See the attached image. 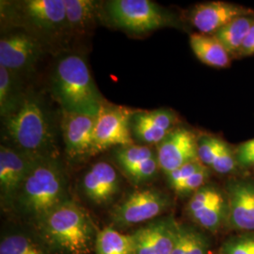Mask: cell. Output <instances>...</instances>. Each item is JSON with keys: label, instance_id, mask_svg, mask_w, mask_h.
I'll list each match as a JSON object with an SVG mask.
<instances>
[{"label": "cell", "instance_id": "5b68a950", "mask_svg": "<svg viewBox=\"0 0 254 254\" xmlns=\"http://www.w3.org/2000/svg\"><path fill=\"white\" fill-rule=\"evenodd\" d=\"M106 10L115 27L132 33L154 31L171 21L163 9L150 0H111L107 2Z\"/></svg>", "mask_w": 254, "mask_h": 254}, {"label": "cell", "instance_id": "d6a6232c", "mask_svg": "<svg viewBox=\"0 0 254 254\" xmlns=\"http://www.w3.org/2000/svg\"><path fill=\"white\" fill-rule=\"evenodd\" d=\"M236 159L238 165L243 168L254 166V138L236 147Z\"/></svg>", "mask_w": 254, "mask_h": 254}, {"label": "cell", "instance_id": "f546056e", "mask_svg": "<svg viewBox=\"0 0 254 254\" xmlns=\"http://www.w3.org/2000/svg\"><path fill=\"white\" fill-rule=\"evenodd\" d=\"M209 177L210 169L204 166L199 172L193 174L187 180L178 184L177 186L173 187L172 190L179 196H187L190 194L193 195L196 191L199 190L206 185Z\"/></svg>", "mask_w": 254, "mask_h": 254}, {"label": "cell", "instance_id": "52a82bcc", "mask_svg": "<svg viewBox=\"0 0 254 254\" xmlns=\"http://www.w3.org/2000/svg\"><path fill=\"white\" fill-rule=\"evenodd\" d=\"M133 110L125 107L104 105L93 130V155L114 146L133 144L130 119Z\"/></svg>", "mask_w": 254, "mask_h": 254}, {"label": "cell", "instance_id": "44dd1931", "mask_svg": "<svg viewBox=\"0 0 254 254\" xmlns=\"http://www.w3.org/2000/svg\"><path fill=\"white\" fill-rule=\"evenodd\" d=\"M254 23V12L237 17L219 29L214 36L226 48L233 59L239 57L240 50Z\"/></svg>", "mask_w": 254, "mask_h": 254}, {"label": "cell", "instance_id": "cb8c5ba5", "mask_svg": "<svg viewBox=\"0 0 254 254\" xmlns=\"http://www.w3.org/2000/svg\"><path fill=\"white\" fill-rule=\"evenodd\" d=\"M200 227L215 233L227 222L228 203L226 194L223 198L189 215Z\"/></svg>", "mask_w": 254, "mask_h": 254}, {"label": "cell", "instance_id": "d6986e66", "mask_svg": "<svg viewBox=\"0 0 254 254\" xmlns=\"http://www.w3.org/2000/svg\"><path fill=\"white\" fill-rule=\"evenodd\" d=\"M190 45L197 59L205 65L224 69L232 64V56L214 35L191 34Z\"/></svg>", "mask_w": 254, "mask_h": 254}, {"label": "cell", "instance_id": "83f0119b", "mask_svg": "<svg viewBox=\"0 0 254 254\" xmlns=\"http://www.w3.org/2000/svg\"><path fill=\"white\" fill-rule=\"evenodd\" d=\"M224 196L225 193L219 190L218 188L205 185L191 196L190 200H189L187 205V212L190 215L199 209L223 198Z\"/></svg>", "mask_w": 254, "mask_h": 254}, {"label": "cell", "instance_id": "2e32d148", "mask_svg": "<svg viewBox=\"0 0 254 254\" xmlns=\"http://www.w3.org/2000/svg\"><path fill=\"white\" fill-rule=\"evenodd\" d=\"M120 189L121 181L116 170L104 161L92 165L82 180L85 196L98 205L111 202L118 195Z\"/></svg>", "mask_w": 254, "mask_h": 254}, {"label": "cell", "instance_id": "9c48e42d", "mask_svg": "<svg viewBox=\"0 0 254 254\" xmlns=\"http://www.w3.org/2000/svg\"><path fill=\"white\" fill-rule=\"evenodd\" d=\"M198 138L194 131L185 127L173 129L156 145V156L160 170L166 175L198 157Z\"/></svg>", "mask_w": 254, "mask_h": 254}, {"label": "cell", "instance_id": "e0dca14e", "mask_svg": "<svg viewBox=\"0 0 254 254\" xmlns=\"http://www.w3.org/2000/svg\"><path fill=\"white\" fill-rule=\"evenodd\" d=\"M198 157L201 163L219 174L236 172L239 166L234 149L221 137L203 134L198 138Z\"/></svg>", "mask_w": 254, "mask_h": 254}, {"label": "cell", "instance_id": "4dcf8cb0", "mask_svg": "<svg viewBox=\"0 0 254 254\" xmlns=\"http://www.w3.org/2000/svg\"><path fill=\"white\" fill-rule=\"evenodd\" d=\"M222 254H254V236H239L222 247Z\"/></svg>", "mask_w": 254, "mask_h": 254}, {"label": "cell", "instance_id": "8992f818", "mask_svg": "<svg viewBox=\"0 0 254 254\" xmlns=\"http://www.w3.org/2000/svg\"><path fill=\"white\" fill-rule=\"evenodd\" d=\"M171 198L154 188L133 191L110 212L114 226L128 228L144 223L163 214L171 207Z\"/></svg>", "mask_w": 254, "mask_h": 254}, {"label": "cell", "instance_id": "7a4b0ae2", "mask_svg": "<svg viewBox=\"0 0 254 254\" xmlns=\"http://www.w3.org/2000/svg\"><path fill=\"white\" fill-rule=\"evenodd\" d=\"M34 228L37 236L59 254H91L99 232L89 213L72 200L53 210Z\"/></svg>", "mask_w": 254, "mask_h": 254}, {"label": "cell", "instance_id": "603a6c76", "mask_svg": "<svg viewBox=\"0 0 254 254\" xmlns=\"http://www.w3.org/2000/svg\"><path fill=\"white\" fill-rule=\"evenodd\" d=\"M94 251L95 254H136L132 234H122L110 226L98 232Z\"/></svg>", "mask_w": 254, "mask_h": 254}, {"label": "cell", "instance_id": "30bf717a", "mask_svg": "<svg viewBox=\"0 0 254 254\" xmlns=\"http://www.w3.org/2000/svg\"><path fill=\"white\" fill-rule=\"evenodd\" d=\"M254 12V9L235 3L212 1L194 6L190 12V21L200 34L214 35L237 17Z\"/></svg>", "mask_w": 254, "mask_h": 254}, {"label": "cell", "instance_id": "ac0fdd59", "mask_svg": "<svg viewBox=\"0 0 254 254\" xmlns=\"http://www.w3.org/2000/svg\"><path fill=\"white\" fill-rule=\"evenodd\" d=\"M23 11L34 27L45 32L56 33L66 28L64 0H27L23 3Z\"/></svg>", "mask_w": 254, "mask_h": 254}, {"label": "cell", "instance_id": "484cf974", "mask_svg": "<svg viewBox=\"0 0 254 254\" xmlns=\"http://www.w3.org/2000/svg\"><path fill=\"white\" fill-rule=\"evenodd\" d=\"M23 99L19 98L18 92L10 71L0 65V114L8 118L18 109Z\"/></svg>", "mask_w": 254, "mask_h": 254}, {"label": "cell", "instance_id": "836d02e7", "mask_svg": "<svg viewBox=\"0 0 254 254\" xmlns=\"http://www.w3.org/2000/svg\"><path fill=\"white\" fill-rule=\"evenodd\" d=\"M254 55V23L251 27L249 34L246 38L245 42L240 50L238 58H247Z\"/></svg>", "mask_w": 254, "mask_h": 254}, {"label": "cell", "instance_id": "d4e9b609", "mask_svg": "<svg viewBox=\"0 0 254 254\" xmlns=\"http://www.w3.org/2000/svg\"><path fill=\"white\" fill-rule=\"evenodd\" d=\"M207 238L194 228L178 224L172 254H207Z\"/></svg>", "mask_w": 254, "mask_h": 254}, {"label": "cell", "instance_id": "ba28073f", "mask_svg": "<svg viewBox=\"0 0 254 254\" xmlns=\"http://www.w3.org/2000/svg\"><path fill=\"white\" fill-rule=\"evenodd\" d=\"M38 158L40 157L1 146L0 198L3 208L12 209L19 191Z\"/></svg>", "mask_w": 254, "mask_h": 254}, {"label": "cell", "instance_id": "7402d4cb", "mask_svg": "<svg viewBox=\"0 0 254 254\" xmlns=\"http://www.w3.org/2000/svg\"><path fill=\"white\" fill-rule=\"evenodd\" d=\"M37 236L24 232L9 233L1 238L0 254H53Z\"/></svg>", "mask_w": 254, "mask_h": 254}, {"label": "cell", "instance_id": "3957f363", "mask_svg": "<svg viewBox=\"0 0 254 254\" xmlns=\"http://www.w3.org/2000/svg\"><path fill=\"white\" fill-rule=\"evenodd\" d=\"M52 91L63 111L98 116L105 105L81 56H64L55 66Z\"/></svg>", "mask_w": 254, "mask_h": 254}, {"label": "cell", "instance_id": "277c9868", "mask_svg": "<svg viewBox=\"0 0 254 254\" xmlns=\"http://www.w3.org/2000/svg\"><path fill=\"white\" fill-rule=\"evenodd\" d=\"M6 132L19 151L35 157H48L45 151L52 135L45 109L35 97L23 99L18 109L6 118Z\"/></svg>", "mask_w": 254, "mask_h": 254}, {"label": "cell", "instance_id": "5bb4252c", "mask_svg": "<svg viewBox=\"0 0 254 254\" xmlns=\"http://www.w3.org/2000/svg\"><path fill=\"white\" fill-rule=\"evenodd\" d=\"M228 223L242 231H254V181L233 180L227 184Z\"/></svg>", "mask_w": 254, "mask_h": 254}, {"label": "cell", "instance_id": "1f68e13d", "mask_svg": "<svg viewBox=\"0 0 254 254\" xmlns=\"http://www.w3.org/2000/svg\"><path fill=\"white\" fill-rule=\"evenodd\" d=\"M203 167H204V165L201 163L200 160H195V161H192V162L182 166L177 170L173 171V173L167 174L169 186L171 187V189H173V187L177 186L178 184L187 180L193 174L199 172Z\"/></svg>", "mask_w": 254, "mask_h": 254}, {"label": "cell", "instance_id": "9a60e30c", "mask_svg": "<svg viewBox=\"0 0 254 254\" xmlns=\"http://www.w3.org/2000/svg\"><path fill=\"white\" fill-rule=\"evenodd\" d=\"M41 46L34 37L17 32L0 41V65L9 71H20L36 64Z\"/></svg>", "mask_w": 254, "mask_h": 254}, {"label": "cell", "instance_id": "ffe728a7", "mask_svg": "<svg viewBox=\"0 0 254 254\" xmlns=\"http://www.w3.org/2000/svg\"><path fill=\"white\" fill-rule=\"evenodd\" d=\"M66 29L73 34H87L94 24L96 2L92 0H64Z\"/></svg>", "mask_w": 254, "mask_h": 254}, {"label": "cell", "instance_id": "7c38bea8", "mask_svg": "<svg viewBox=\"0 0 254 254\" xmlns=\"http://www.w3.org/2000/svg\"><path fill=\"white\" fill-rule=\"evenodd\" d=\"M96 117L64 111L62 129L65 152L70 159L82 160L93 155Z\"/></svg>", "mask_w": 254, "mask_h": 254}, {"label": "cell", "instance_id": "6da1fadb", "mask_svg": "<svg viewBox=\"0 0 254 254\" xmlns=\"http://www.w3.org/2000/svg\"><path fill=\"white\" fill-rule=\"evenodd\" d=\"M69 200L67 176L62 165L53 157H40L19 191L12 209L35 226Z\"/></svg>", "mask_w": 254, "mask_h": 254}, {"label": "cell", "instance_id": "4316f807", "mask_svg": "<svg viewBox=\"0 0 254 254\" xmlns=\"http://www.w3.org/2000/svg\"><path fill=\"white\" fill-rule=\"evenodd\" d=\"M156 156V152L142 144L122 146L114 151V157L121 169L126 173L144 161Z\"/></svg>", "mask_w": 254, "mask_h": 254}, {"label": "cell", "instance_id": "8fae6325", "mask_svg": "<svg viewBox=\"0 0 254 254\" xmlns=\"http://www.w3.org/2000/svg\"><path fill=\"white\" fill-rule=\"evenodd\" d=\"M177 114L170 109L134 111L130 119L133 139L142 145H157L177 127Z\"/></svg>", "mask_w": 254, "mask_h": 254}, {"label": "cell", "instance_id": "4fadbf2b", "mask_svg": "<svg viewBox=\"0 0 254 254\" xmlns=\"http://www.w3.org/2000/svg\"><path fill=\"white\" fill-rule=\"evenodd\" d=\"M178 223L173 217L159 218L132 234L136 254H172Z\"/></svg>", "mask_w": 254, "mask_h": 254}, {"label": "cell", "instance_id": "f1b7e54d", "mask_svg": "<svg viewBox=\"0 0 254 254\" xmlns=\"http://www.w3.org/2000/svg\"><path fill=\"white\" fill-rule=\"evenodd\" d=\"M160 170L157 156L137 165L126 172L127 177L135 185H140L154 178Z\"/></svg>", "mask_w": 254, "mask_h": 254}]
</instances>
